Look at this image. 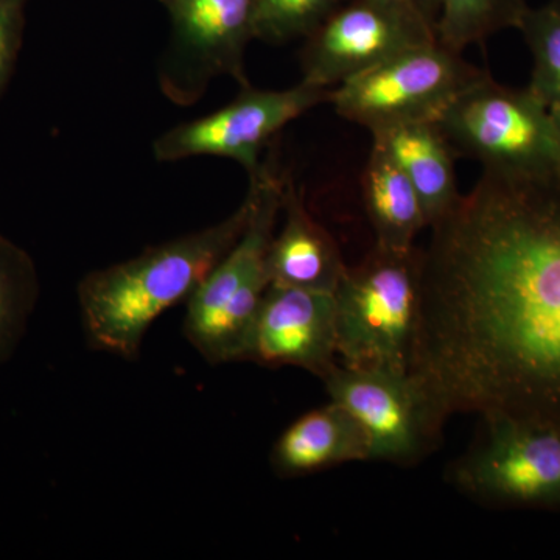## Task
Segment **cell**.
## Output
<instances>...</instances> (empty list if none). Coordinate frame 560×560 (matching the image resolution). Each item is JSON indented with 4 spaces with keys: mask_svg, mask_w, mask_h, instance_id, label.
Listing matches in <instances>:
<instances>
[{
    "mask_svg": "<svg viewBox=\"0 0 560 560\" xmlns=\"http://www.w3.org/2000/svg\"><path fill=\"white\" fill-rule=\"evenodd\" d=\"M430 230L411 371L448 416L560 430V175L482 168Z\"/></svg>",
    "mask_w": 560,
    "mask_h": 560,
    "instance_id": "6da1fadb",
    "label": "cell"
},
{
    "mask_svg": "<svg viewBox=\"0 0 560 560\" xmlns=\"http://www.w3.org/2000/svg\"><path fill=\"white\" fill-rule=\"evenodd\" d=\"M249 200L220 223L143 250L135 259L92 271L79 285L84 331L92 348L138 359L147 331L162 313L189 301L241 238Z\"/></svg>",
    "mask_w": 560,
    "mask_h": 560,
    "instance_id": "7a4b0ae2",
    "label": "cell"
},
{
    "mask_svg": "<svg viewBox=\"0 0 560 560\" xmlns=\"http://www.w3.org/2000/svg\"><path fill=\"white\" fill-rule=\"evenodd\" d=\"M285 178L275 154L249 176L248 224L187 301L184 334L209 363L245 357L250 329L270 287L268 253L282 212Z\"/></svg>",
    "mask_w": 560,
    "mask_h": 560,
    "instance_id": "3957f363",
    "label": "cell"
},
{
    "mask_svg": "<svg viewBox=\"0 0 560 560\" xmlns=\"http://www.w3.org/2000/svg\"><path fill=\"white\" fill-rule=\"evenodd\" d=\"M338 359L348 368L411 371L420 308V249L374 246L334 291Z\"/></svg>",
    "mask_w": 560,
    "mask_h": 560,
    "instance_id": "277c9868",
    "label": "cell"
},
{
    "mask_svg": "<svg viewBox=\"0 0 560 560\" xmlns=\"http://www.w3.org/2000/svg\"><path fill=\"white\" fill-rule=\"evenodd\" d=\"M455 156L482 168L560 175V140L550 108L529 88L514 90L486 75L434 121Z\"/></svg>",
    "mask_w": 560,
    "mask_h": 560,
    "instance_id": "5b68a950",
    "label": "cell"
},
{
    "mask_svg": "<svg viewBox=\"0 0 560 560\" xmlns=\"http://www.w3.org/2000/svg\"><path fill=\"white\" fill-rule=\"evenodd\" d=\"M489 72L464 60L440 40L394 55L353 77L330 94L342 119L372 132L415 121H436L456 97Z\"/></svg>",
    "mask_w": 560,
    "mask_h": 560,
    "instance_id": "8992f818",
    "label": "cell"
},
{
    "mask_svg": "<svg viewBox=\"0 0 560 560\" xmlns=\"http://www.w3.org/2000/svg\"><path fill=\"white\" fill-rule=\"evenodd\" d=\"M359 422L370 460L415 466L436 451L451 418L416 372L340 366L323 382Z\"/></svg>",
    "mask_w": 560,
    "mask_h": 560,
    "instance_id": "52a82bcc",
    "label": "cell"
},
{
    "mask_svg": "<svg viewBox=\"0 0 560 560\" xmlns=\"http://www.w3.org/2000/svg\"><path fill=\"white\" fill-rule=\"evenodd\" d=\"M481 423L447 481L480 503L560 510V430L508 419Z\"/></svg>",
    "mask_w": 560,
    "mask_h": 560,
    "instance_id": "ba28073f",
    "label": "cell"
},
{
    "mask_svg": "<svg viewBox=\"0 0 560 560\" xmlns=\"http://www.w3.org/2000/svg\"><path fill=\"white\" fill-rule=\"evenodd\" d=\"M257 0H172V28L158 80L178 106L195 105L217 77L249 86L246 47L256 39Z\"/></svg>",
    "mask_w": 560,
    "mask_h": 560,
    "instance_id": "9c48e42d",
    "label": "cell"
},
{
    "mask_svg": "<svg viewBox=\"0 0 560 560\" xmlns=\"http://www.w3.org/2000/svg\"><path fill=\"white\" fill-rule=\"evenodd\" d=\"M330 94L331 90L304 81L285 91L256 90L249 84L224 108L165 131L154 140V158L160 162L226 158L254 175L265 145L290 121L319 103H329Z\"/></svg>",
    "mask_w": 560,
    "mask_h": 560,
    "instance_id": "30bf717a",
    "label": "cell"
},
{
    "mask_svg": "<svg viewBox=\"0 0 560 560\" xmlns=\"http://www.w3.org/2000/svg\"><path fill=\"white\" fill-rule=\"evenodd\" d=\"M438 40L429 21L385 0H349L338 7L302 49V81L334 88L400 51Z\"/></svg>",
    "mask_w": 560,
    "mask_h": 560,
    "instance_id": "8fae6325",
    "label": "cell"
},
{
    "mask_svg": "<svg viewBox=\"0 0 560 560\" xmlns=\"http://www.w3.org/2000/svg\"><path fill=\"white\" fill-rule=\"evenodd\" d=\"M337 359L334 293L268 287L243 361L300 368L324 382L340 366Z\"/></svg>",
    "mask_w": 560,
    "mask_h": 560,
    "instance_id": "7c38bea8",
    "label": "cell"
},
{
    "mask_svg": "<svg viewBox=\"0 0 560 560\" xmlns=\"http://www.w3.org/2000/svg\"><path fill=\"white\" fill-rule=\"evenodd\" d=\"M285 223L268 253L270 285L334 293L348 270L338 243L305 206L304 191L290 176L282 197Z\"/></svg>",
    "mask_w": 560,
    "mask_h": 560,
    "instance_id": "4fadbf2b",
    "label": "cell"
},
{
    "mask_svg": "<svg viewBox=\"0 0 560 560\" xmlns=\"http://www.w3.org/2000/svg\"><path fill=\"white\" fill-rule=\"evenodd\" d=\"M270 460L275 474L290 480L370 460V447L359 422L330 400L287 427L272 445Z\"/></svg>",
    "mask_w": 560,
    "mask_h": 560,
    "instance_id": "5bb4252c",
    "label": "cell"
},
{
    "mask_svg": "<svg viewBox=\"0 0 560 560\" xmlns=\"http://www.w3.org/2000/svg\"><path fill=\"white\" fill-rule=\"evenodd\" d=\"M375 145L399 164L418 191L429 228L447 215L460 194L456 187L455 153L434 121L397 125L372 132Z\"/></svg>",
    "mask_w": 560,
    "mask_h": 560,
    "instance_id": "9a60e30c",
    "label": "cell"
},
{
    "mask_svg": "<svg viewBox=\"0 0 560 560\" xmlns=\"http://www.w3.org/2000/svg\"><path fill=\"white\" fill-rule=\"evenodd\" d=\"M364 210L374 232V246L411 250L420 231L429 228L418 191L382 147L372 143L361 178Z\"/></svg>",
    "mask_w": 560,
    "mask_h": 560,
    "instance_id": "2e32d148",
    "label": "cell"
},
{
    "mask_svg": "<svg viewBox=\"0 0 560 560\" xmlns=\"http://www.w3.org/2000/svg\"><path fill=\"white\" fill-rule=\"evenodd\" d=\"M39 300L31 254L0 234V364L16 353Z\"/></svg>",
    "mask_w": 560,
    "mask_h": 560,
    "instance_id": "e0dca14e",
    "label": "cell"
},
{
    "mask_svg": "<svg viewBox=\"0 0 560 560\" xmlns=\"http://www.w3.org/2000/svg\"><path fill=\"white\" fill-rule=\"evenodd\" d=\"M528 9L526 0H440L436 38L460 54L470 44L485 43L493 33L518 28Z\"/></svg>",
    "mask_w": 560,
    "mask_h": 560,
    "instance_id": "ac0fdd59",
    "label": "cell"
},
{
    "mask_svg": "<svg viewBox=\"0 0 560 560\" xmlns=\"http://www.w3.org/2000/svg\"><path fill=\"white\" fill-rule=\"evenodd\" d=\"M518 31L533 55L530 92L548 108L560 106V0L526 10Z\"/></svg>",
    "mask_w": 560,
    "mask_h": 560,
    "instance_id": "d6986e66",
    "label": "cell"
},
{
    "mask_svg": "<svg viewBox=\"0 0 560 560\" xmlns=\"http://www.w3.org/2000/svg\"><path fill=\"white\" fill-rule=\"evenodd\" d=\"M345 0H257L256 39L285 44L307 38Z\"/></svg>",
    "mask_w": 560,
    "mask_h": 560,
    "instance_id": "ffe728a7",
    "label": "cell"
},
{
    "mask_svg": "<svg viewBox=\"0 0 560 560\" xmlns=\"http://www.w3.org/2000/svg\"><path fill=\"white\" fill-rule=\"evenodd\" d=\"M32 0H0V95L16 68Z\"/></svg>",
    "mask_w": 560,
    "mask_h": 560,
    "instance_id": "44dd1931",
    "label": "cell"
},
{
    "mask_svg": "<svg viewBox=\"0 0 560 560\" xmlns=\"http://www.w3.org/2000/svg\"><path fill=\"white\" fill-rule=\"evenodd\" d=\"M385 2L418 14L436 28L438 16H440V0H385Z\"/></svg>",
    "mask_w": 560,
    "mask_h": 560,
    "instance_id": "7402d4cb",
    "label": "cell"
},
{
    "mask_svg": "<svg viewBox=\"0 0 560 560\" xmlns=\"http://www.w3.org/2000/svg\"><path fill=\"white\" fill-rule=\"evenodd\" d=\"M552 121H555L556 131H558L559 140H560V106H556V108H550Z\"/></svg>",
    "mask_w": 560,
    "mask_h": 560,
    "instance_id": "603a6c76",
    "label": "cell"
},
{
    "mask_svg": "<svg viewBox=\"0 0 560 560\" xmlns=\"http://www.w3.org/2000/svg\"><path fill=\"white\" fill-rule=\"evenodd\" d=\"M160 2L162 3V5L168 7L171 5L172 0H160Z\"/></svg>",
    "mask_w": 560,
    "mask_h": 560,
    "instance_id": "cb8c5ba5",
    "label": "cell"
}]
</instances>
